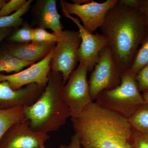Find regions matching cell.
I'll use <instances>...</instances> for the list:
<instances>
[{"label": "cell", "instance_id": "6da1fadb", "mask_svg": "<svg viewBox=\"0 0 148 148\" xmlns=\"http://www.w3.org/2000/svg\"><path fill=\"white\" fill-rule=\"evenodd\" d=\"M71 120L83 148H133V129L128 119L95 102Z\"/></svg>", "mask_w": 148, "mask_h": 148}, {"label": "cell", "instance_id": "7a4b0ae2", "mask_svg": "<svg viewBox=\"0 0 148 148\" xmlns=\"http://www.w3.org/2000/svg\"><path fill=\"white\" fill-rule=\"evenodd\" d=\"M121 74L129 70L140 44L148 33L139 10L118 2L100 27Z\"/></svg>", "mask_w": 148, "mask_h": 148}, {"label": "cell", "instance_id": "3957f363", "mask_svg": "<svg viewBox=\"0 0 148 148\" xmlns=\"http://www.w3.org/2000/svg\"><path fill=\"white\" fill-rule=\"evenodd\" d=\"M64 85L60 73L51 71L43 92L33 105L24 107L25 117L32 129L48 134L58 130L71 117L62 97Z\"/></svg>", "mask_w": 148, "mask_h": 148}, {"label": "cell", "instance_id": "277c9868", "mask_svg": "<svg viewBox=\"0 0 148 148\" xmlns=\"http://www.w3.org/2000/svg\"><path fill=\"white\" fill-rule=\"evenodd\" d=\"M95 101L103 108L127 119L145 103L137 85L135 76L128 71L121 74L119 85L102 91Z\"/></svg>", "mask_w": 148, "mask_h": 148}, {"label": "cell", "instance_id": "5b68a950", "mask_svg": "<svg viewBox=\"0 0 148 148\" xmlns=\"http://www.w3.org/2000/svg\"><path fill=\"white\" fill-rule=\"evenodd\" d=\"M88 66L84 62L72 72L62 89V97L71 112V118L78 116L94 102L90 97L87 74Z\"/></svg>", "mask_w": 148, "mask_h": 148}, {"label": "cell", "instance_id": "8992f818", "mask_svg": "<svg viewBox=\"0 0 148 148\" xmlns=\"http://www.w3.org/2000/svg\"><path fill=\"white\" fill-rule=\"evenodd\" d=\"M81 39L76 31H63L56 42L51 62V71L61 74L64 84L76 69Z\"/></svg>", "mask_w": 148, "mask_h": 148}, {"label": "cell", "instance_id": "52a82bcc", "mask_svg": "<svg viewBox=\"0 0 148 148\" xmlns=\"http://www.w3.org/2000/svg\"><path fill=\"white\" fill-rule=\"evenodd\" d=\"M121 73L108 47L99 53L98 62L92 70L88 81L92 101L104 90L112 89L120 84Z\"/></svg>", "mask_w": 148, "mask_h": 148}, {"label": "cell", "instance_id": "ba28073f", "mask_svg": "<svg viewBox=\"0 0 148 148\" xmlns=\"http://www.w3.org/2000/svg\"><path fill=\"white\" fill-rule=\"evenodd\" d=\"M118 2V0H107L99 3L92 0L85 4L77 5L64 0L60 1L61 7L69 14L78 16L84 29L91 34L101 27L108 12Z\"/></svg>", "mask_w": 148, "mask_h": 148}, {"label": "cell", "instance_id": "9c48e42d", "mask_svg": "<svg viewBox=\"0 0 148 148\" xmlns=\"http://www.w3.org/2000/svg\"><path fill=\"white\" fill-rule=\"evenodd\" d=\"M49 139L48 134L32 129L26 119L6 131L0 140V148H40Z\"/></svg>", "mask_w": 148, "mask_h": 148}, {"label": "cell", "instance_id": "30bf717a", "mask_svg": "<svg viewBox=\"0 0 148 148\" xmlns=\"http://www.w3.org/2000/svg\"><path fill=\"white\" fill-rule=\"evenodd\" d=\"M54 49L42 60L21 71L8 75L0 73V82H8L11 87L15 90L32 84L45 88L48 81L51 62Z\"/></svg>", "mask_w": 148, "mask_h": 148}, {"label": "cell", "instance_id": "8fae6325", "mask_svg": "<svg viewBox=\"0 0 148 148\" xmlns=\"http://www.w3.org/2000/svg\"><path fill=\"white\" fill-rule=\"evenodd\" d=\"M63 15L69 18L77 25L81 42L78 54V62H84L88 66V71H92L98 62L99 53L108 46V41L102 34H92L86 31L78 18L69 14L63 8Z\"/></svg>", "mask_w": 148, "mask_h": 148}, {"label": "cell", "instance_id": "7c38bea8", "mask_svg": "<svg viewBox=\"0 0 148 148\" xmlns=\"http://www.w3.org/2000/svg\"><path fill=\"white\" fill-rule=\"evenodd\" d=\"M44 89L32 84L15 90L11 87L8 82H0V110L31 106L39 98Z\"/></svg>", "mask_w": 148, "mask_h": 148}, {"label": "cell", "instance_id": "4fadbf2b", "mask_svg": "<svg viewBox=\"0 0 148 148\" xmlns=\"http://www.w3.org/2000/svg\"><path fill=\"white\" fill-rule=\"evenodd\" d=\"M36 12L39 27L52 30L53 33L61 36L63 27L61 15L58 13L55 0L38 1Z\"/></svg>", "mask_w": 148, "mask_h": 148}, {"label": "cell", "instance_id": "5bb4252c", "mask_svg": "<svg viewBox=\"0 0 148 148\" xmlns=\"http://www.w3.org/2000/svg\"><path fill=\"white\" fill-rule=\"evenodd\" d=\"M56 42L17 44L9 47L7 51L23 61L36 63L42 60L55 47Z\"/></svg>", "mask_w": 148, "mask_h": 148}, {"label": "cell", "instance_id": "9a60e30c", "mask_svg": "<svg viewBox=\"0 0 148 148\" xmlns=\"http://www.w3.org/2000/svg\"><path fill=\"white\" fill-rule=\"evenodd\" d=\"M25 119L24 107L0 110V140L12 125Z\"/></svg>", "mask_w": 148, "mask_h": 148}, {"label": "cell", "instance_id": "2e32d148", "mask_svg": "<svg viewBox=\"0 0 148 148\" xmlns=\"http://www.w3.org/2000/svg\"><path fill=\"white\" fill-rule=\"evenodd\" d=\"M35 64L21 60L11 55L7 51L0 53V73H18L24 68Z\"/></svg>", "mask_w": 148, "mask_h": 148}, {"label": "cell", "instance_id": "e0dca14e", "mask_svg": "<svg viewBox=\"0 0 148 148\" xmlns=\"http://www.w3.org/2000/svg\"><path fill=\"white\" fill-rule=\"evenodd\" d=\"M133 129L148 134V105L143 104L128 119Z\"/></svg>", "mask_w": 148, "mask_h": 148}, {"label": "cell", "instance_id": "ac0fdd59", "mask_svg": "<svg viewBox=\"0 0 148 148\" xmlns=\"http://www.w3.org/2000/svg\"><path fill=\"white\" fill-rule=\"evenodd\" d=\"M32 0L27 1V2L20 10L8 16L0 17V29L17 28L23 24L22 16L28 12L31 7Z\"/></svg>", "mask_w": 148, "mask_h": 148}, {"label": "cell", "instance_id": "d6986e66", "mask_svg": "<svg viewBox=\"0 0 148 148\" xmlns=\"http://www.w3.org/2000/svg\"><path fill=\"white\" fill-rule=\"evenodd\" d=\"M137 51L128 71L136 75L141 69L148 65V33Z\"/></svg>", "mask_w": 148, "mask_h": 148}, {"label": "cell", "instance_id": "ffe728a7", "mask_svg": "<svg viewBox=\"0 0 148 148\" xmlns=\"http://www.w3.org/2000/svg\"><path fill=\"white\" fill-rule=\"evenodd\" d=\"M60 36L54 33H49L45 29L38 27L33 29V40L32 42L35 43L56 42Z\"/></svg>", "mask_w": 148, "mask_h": 148}, {"label": "cell", "instance_id": "44dd1931", "mask_svg": "<svg viewBox=\"0 0 148 148\" xmlns=\"http://www.w3.org/2000/svg\"><path fill=\"white\" fill-rule=\"evenodd\" d=\"M33 29L29 24L25 23L23 27L12 35L10 39L18 44L29 43L33 40Z\"/></svg>", "mask_w": 148, "mask_h": 148}, {"label": "cell", "instance_id": "7402d4cb", "mask_svg": "<svg viewBox=\"0 0 148 148\" xmlns=\"http://www.w3.org/2000/svg\"><path fill=\"white\" fill-rule=\"evenodd\" d=\"M27 1L26 0H11L5 5L0 10V17L8 16L14 13L24 5Z\"/></svg>", "mask_w": 148, "mask_h": 148}, {"label": "cell", "instance_id": "603a6c76", "mask_svg": "<svg viewBox=\"0 0 148 148\" xmlns=\"http://www.w3.org/2000/svg\"><path fill=\"white\" fill-rule=\"evenodd\" d=\"M132 144L133 148H148V134L133 129Z\"/></svg>", "mask_w": 148, "mask_h": 148}, {"label": "cell", "instance_id": "cb8c5ba5", "mask_svg": "<svg viewBox=\"0 0 148 148\" xmlns=\"http://www.w3.org/2000/svg\"><path fill=\"white\" fill-rule=\"evenodd\" d=\"M135 79L140 92L148 90V65L138 72Z\"/></svg>", "mask_w": 148, "mask_h": 148}, {"label": "cell", "instance_id": "d4e9b609", "mask_svg": "<svg viewBox=\"0 0 148 148\" xmlns=\"http://www.w3.org/2000/svg\"><path fill=\"white\" fill-rule=\"evenodd\" d=\"M138 10L143 16L148 31V0H141Z\"/></svg>", "mask_w": 148, "mask_h": 148}, {"label": "cell", "instance_id": "484cf974", "mask_svg": "<svg viewBox=\"0 0 148 148\" xmlns=\"http://www.w3.org/2000/svg\"><path fill=\"white\" fill-rule=\"evenodd\" d=\"M82 147L79 136L76 133L72 136L69 145H62L59 146V148H83Z\"/></svg>", "mask_w": 148, "mask_h": 148}, {"label": "cell", "instance_id": "4316f807", "mask_svg": "<svg viewBox=\"0 0 148 148\" xmlns=\"http://www.w3.org/2000/svg\"><path fill=\"white\" fill-rule=\"evenodd\" d=\"M141 0H119V2L129 7L139 9Z\"/></svg>", "mask_w": 148, "mask_h": 148}, {"label": "cell", "instance_id": "83f0119b", "mask_svg": "<svg viewBox=\"0 0 148 148\" xmlns=\"http://www.w3.org/2000/svg\"><path fill=\"white\" fill-rule=\"evenodd\" d=\"M11 32L10 28H2L0 29V42L5 38L8 36Z\"/></svg>", "mask_w": 148, "mask_h": 148}, {"label": "cell", "instance_id": "f1b7e54d", "mask_svg": "<svg viewBox=\"0 0 148 148\" xmlns=\"http://www.w3.org/2000/svg\"><path fill=\"white\" fill-rule=\"evenodd\" d=\"M92 0H73V3L77 5H84L92 1Z\"/></svg>", "mask_w": 148, "mask_h": 148}, {"label": "cell", "instance_id": "f546056e", "mask_svg": "<svg viewBox=\"0 0 148 148\" xmlns=\"http://www.w3.org/2000/svg\"><path fill=\"white\" fill-rule=\"evenodd\" d=\"M142 95L145 103L148 105V90L143 92Z\"/></svg>", "mask_w": 148, "mask_h": 148}, {"label": "cell", "instance_id": "4dcf8cb0", "mask_svg": "<svg viewBox=\"0 0 148 148\" xmlns=\"http://www.w3.org/2000/svg\"><path fill=\"white\" fill-rule=\"evenodd\" d=\"M6 0H0V10L3 8V7L7 3Z\"/></svg>", "mask_w": 148, "mask_h": 148}, {"label": "cell", "instance_id": "1f68e13d", "mask_svg": "<svg viewBox=\"0 0 148 148\" xmlns=\"http://www.w3.org/2000/svg\"><path fill=\"white\" fill-rule=\"evenodd\" d=\"M40 148H45V147L44 145H42L41 146Z\"/></svg>", "mask_w": 148, "mask_h": 148}]
</instances>
